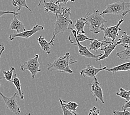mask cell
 <instances>
[{
  "label": "cell",
  "instance_id": "29",
  "mask_svg": "<svg viewBox=\"0 0 130 115\" xmlns=\"http://www.w3.org/2000/svg\"><path fill=\"white\" fill-rule=\"evenodd\" d=\"M88 115H100V110L95 106L92 107L90 110Z\"/></svg>",
  "mask_w": 130,
  "mask_h": 115
},
{
  "label": "cell",
  "instance_id": "25",
  "mask_svg": "<svg viewBox=\"0 0 130 115\" xmlns=\"http://www.w3.org/2000/svg\"><path fill=\"white\" fill-rule=\"evenodd\" d=\"M15 71L14 67H11L10 69L8 71H3L2 73L4 75V78L7 81L12 82V79L13 77V73Z\"/></svg>",
  "mask_w": 130,
  "mask_h": 115
},
{
  "label": "cell",
  "instance_id": "19",
  "mask_svg": "<svg viewBox=\"0 0 130 115\" xmlns=\"http://www.w3.org/2000/svg\"><path fill=\"white\" fill-rule=\"evenodd\" d=\"M12 4L14 7L16 8L17 12H19L22 8H26L30 12H32V11L28 6L26 0H12Z\"/></svg>",
  "mask_w": 130,
  "mask_h": 115
},
{
  "label": "cell",
  "instance_id": "11",
  "mask_svg": "<svg viewBox=\"0 0 130 115\" xmlns=\"http://www.w3.org/2000/svg\"><path fill=\"white\" fill-rule=\"evenodd\" d=\"M43 7L44 8V11L46 13L51 12L54 14L56 17L62 13L63 7H61L60 4H55V2H53L52 0H51L49 2H47L45 1V0H44Z\"/></svg>",
  "mask_w": 130,
  "mask_h": 115
},
{
  "label": "cell",
  "instance_id": "33",
  "mask_svg": "<svg viewBox=\"0 0 130 115\" xmlns=\"http://www.w3.org/2000/svg\"><path fill=\"white\" fill-rule=\"evenodd\" d=\"M39 4H38V5H37V6H38V7H39V6L42 4V2L43 1H44V0H39ZM51 1V0H49V1Z\"/></svg>",
  "mask_w": 130,
  "mask_h": 115
},
{
  "label": "cell",
  "instance_id": "30",
  "mask_svg": "<svg viewBox=\"0 0 130 115\" xmlns=\"http://www.w3.org/2000/svg\"><path fill=\"white\" fill-rule=\"evenodd\" d=\"M68 2H75V0H56V1H55V3L57 4H60V3H63L64 4H67Z\"/></svg>",
  "mask_w": 130,
  "mask_h": 115
},
{
  "label": "cell",
  "instance_id": "13",
  "mask_svg": "<svg viewBox=\"0 0 130 115\" xmlns=\"http://www.w3.org/2000/svg\"><path fill=\"white\" fill-rule=\"evenodd\" d=\"M117 45H118V44H117V42H111L109 45L103 46V47L100 48V50L104 52V54H103V55L100 58L96 59L95 61H98L101 60H104L105 59L109 57L110 55L111 54V53L114 51V49H115Z\"/></svg>",
  "mask_w": 130,
  "mask_h": 115
},
{
  "label": "cell",
  "instance_id": "26",
  "mask_svg": "<svg viewBox=\"0 0 130 115\" xmlns=\"http://www.w3.org/2000/svg\"><path fill=\"white\" fill-rule=\"evenodd\" d=\"M59 100L60 106H61V108L63 111V115H79L78 113H75L74 111H69V110H67V108L64 106V105H63L61 98L59 99Z\"/></svg>",
  "mask_w": 130,
  "mask_h": 115
},
{
  "label": "cell",
  "instance_id": "8",
  "mask_svg": "<svg viewBox=\"0 0 130 115\" xmlns=\"http://www.w3.org/2000/svg\"><path fill=\"white\" fill-rule=\"evenodd\" d=\"M69 38H71L72 39L75 40L76 42H71L70 43H72L73 45H77L78 47V52L80 55L84 56L86 58H92V59H97L98 58H100L103 55V54L100 53L98 55H95L90 51L87 46H84L80 44V43L77 40L75 37H74L73 35V34L71 33L69 36L68 37Z\"/></svg>",
  "mask_w": 130,
  "mask_h": 115
},
{
  "label": "cell",
  "instance_id": "21",
  "mask_svg": "<svg viewBox=\"0 0 130 115\" xmlns=\"http://www.w3.org/2000/svg\"><path fill=\"white\" fill-rule=\"evenodd\" d=\"M16 74H15L13 79H12V83L13 84V85H14V86L16 87V88L18 91V94L20 96V99L21 100H23L24 99V95H23V92L22 91L21 89V84L20 82V79L16 76Z\"/></svg>",
  "mask_w": 130,
  "mask_h": 115
},
{
  "label": "cell",
  "instance_id": "24",
  "mask_svg": "<svg viewBox=\"0 0 130 115\" xmlns=\"http://www.w3.org/2000/svg\"><path fill=\"white\" fill-rule=\"evenodd\" d=\"M116 95L120 96V97L123 99H125L126 102L130 100V90L127 91V90L123 89L122 88H120V91L116 92Z\"/></svg>",
  "mask_w": 130,
  "mask_h": 115
},
{
  "label": "cell",
  "instance_id": "6",
  "mask_svg": "<svg viewBox=\"0 0 130 115\" xmlns=\"http://www.w3.org/2000/svg\"><path fill=\"white\" fill-rule=\"evenodd\" d=\"M123 22H124V20L121 19L119 21L118 23L115 26L107 27H104V26H101L100 29L101 30H103L104 32V39H107L110 38L112 40L111 42H115L116 37L119 36V32L120 30H121V28L120 27V26Z\"/></svg>",
  "mask_w": 130,
  "mask_h": 115
},
{
  "label": "cell",
  "instance_id": "15",
  "mask_svg": "<svg viewBox=\"0 0 130 115\" xmlns=\"http://www.w3.org/2000/svg\"><path fill=\"white\" fill-rule=\"evenodd\" d=\"M112 42L106 41V40H96L92 41L88 45V49L89 51H94L96 52L99 49H100L101 47L104 45H106V44H110Z\"/></svg>",
  "mask_w": 130,
  "mask_h": 115
},
{
  "label": "cell",
  "instance_id": "3",
  "mask_svg": "<svg viewBox=\"0 0 130 115\" xmlns=\"http://www.w3.org/2000/svg\"><path fill=\"white\" fill-rule=\"evenodd\" d=\"M85 17L87 20L86 25L88 26L90 32L94 35L100 33L101 32L100 27L107 22L103 15H100L99 10H94L91 14L88 12Z\"/></svg>",
  "mask_w": 130,
  "mask_h": 115
},
{
  "label": "cell",
  "instance_id": "32",
  "mask_svg": "<svg viewBox=\"0 0 130 115\" xmlns=\"http://www.w3.org/2000/svg\"><path fill=\"white\" fill-rule=\"evenodd\" d=\"M5 46H2V48H1V51H0V58H1V55H2V53H3V52H4L5 51ZM0 71H1V70H0ZM1 79H2V78L1 77V75H0V80H1ZM0 86H1V83H0Z\"/></svg>",
  "mask_w": 130,
  "mask_h": 115
},
{
  "label": "cell",
  "instance_id": "12",
  "mask_svg": "<svg viewBox=\"0 0 130 115\" xmlns=\"http://www.w3.org/2000/svg\"><path fill=\"white\" fill-rule=\"evenodd\" d=\"M100 68H96L94 66H92V65H88L85 69H84L80 71V75L83 77H89L94 78V77H96V75L99 72H100L101 71H103L107 69L106 67H103L101 64H100Z\"/></svg>",
  "mask_w": 130,
  "mask_h": 115
},
{
  "label": "cell",
  "instance_id": "9",
  "mask_svg": "<svg viewBox=\"0 0 130 115\" xmlns=\"http://www.w3.org/2000/svg\"><path fill=\"white\" fill-rule=\"evenodd\" d=\"M44 29V27L42 26H39L37 24L35 26H34L32 29L26 30L24 32H21L20 33H13L11 34L9 36L8 39L10 41H12L13 39L17 37H20V38H23L25 39H28L30 37L33 36L34 35L39 31H42Z\"/></svg>",
  "mask_w": 130,
  "mask_h": 115
},
{
  "label": "cell",
  "instance_id": "10",
  "mask_svg": "<svg viewBox=\"0 0 130 115\" xmlns=\"http://www.w3.org/2000/svg\"><path fill=\"white\" fill-rule=\"evenodd\" d=\"M94 81L92 83L89 84L91 86V91L92 92V96L95 98V100H100L102 103L104 104L105 101L104 100V94L103 90L100 86V83L98 82L96 76L94 77Z\"/></svg>",
  "mask_w": 130,
  "mask_h": 115
},
{
  "label": "cell",
  "instance_id": "14",
  "mask_svg": "<svg viewBox=\"0 0 130 115\" xmlns=\"http://www.w3.org/2000/svg\"><path fill=\"white\" fill-rule=\"evenodd\" d=\"M10 29L11 30H16L17 33L26 31V28L23 23L17 18L16 15H13V19L12 20L10 25Z\"/></svg>",
  "mask_w": 130,
  "mask_h": 115
},
{
  "label": "cell",
  "instance_id": "36",
  "mask_svg": "<svg viewBox=\"0 0 130 115\" xmlns=\"http://www.w3.org/2000/svg\"><path fill=\"white\" fill-rule=\"evenodd\" d=\"M103 115H104V114H103Z\"/></svg>",
  "mask_w": 130,
  "mask_h": 115
},
{
  "label": "cell",
  "instance_id": "17",
  "mask_svg": "<svg viewBox=\"0 0 130 115\" xmlns=\"http://www.w3.org/2000/svg\"><path fill=\"white\" fill-rule=\"evenodd\" d=\"M38 42L43 52H44L47 54L51 53L52 49L51 45H52V44L50 42H47L42 36H40L38 39Z\"/></svg>",
  "mask_w": 130,
  "mask_h": 115
},
{
  "label": "cell",
  "instance_id": "31",
  "mask_svg": "<svg viewBox=\"0 0 130 115\" xmlns=\"http://www.w3.org/2000/svg\"><path fill=\"white\" fill-rule=\"evenodd\" d=\"M121 108L123 110H126L127 108H130V100L128 101H127L125 105H123L121 106Z\"/></svg>",
  "mask_w": 130,
  "mask_h": 115
},
{
  "label": "cell",
  "instance_id": "1",
  "mask_svg": "<svg viewBox=\"0 0 130 115\" xmlns=\"http://www.w3.org/2000/svg\"><path fill=\"white\" fill-rule=\"evenodd\" d=\"M70 16V8L63 7L62 13L56 17V21L54 23V29L53 33V37L50 41L52 45H54V41L56 36L59 34H63L69 29L70 24H73V22L71 20Z\"/></svg>",
  "mask_w": 130,
  "mask_h": 115
},
{
  "label": "cell",
  "instance_id": "5",
  "mask_svg": "<svg viewBox=\"0 0 130 115\" xmlns=\"http://www.w3.org/2000/svg\"><path fill=\"white\" fill-rule=\"evenodd\" d=\"M39 55L36 54L33 58H29L27 61L24 64L20 65V68L22 71H25L26 70L29 71L31 74L32 79H35L37 74L38 73L41 71L40 69L41 64L38 61Z\"/></svg>",
  "mask_w": 130,
  "mask_h": 115
},
{
  "label": "cell",
  "instance_id": "7",
  "mask_svg": "<svg viewBox=\"0 0 130 115\" xmlns=\"http://www.w3.org/2000/svg\"><path fill=\"white\" fill-rule=\"evenodd\" d=\"M0 95L5 102L6 106L9 110L16 115H19L21 113L20 108L18 106L16 100L17 93L15 92L11 97H7L3 94L1 91H0Z\"/></svg>",
  "mask_w": 130,
  "mask_h": 115
},
{
  "label": "cell",
  "instance_id": "20",
  "mask_svg": "<svg viewBox=\"0 0 130 115\" xmlns=\"http://www.w3.org/2000/svg\"><path fill=\"white\" fill-rule=\"evenodd\" d=\"M125 49L116 53V56L122 60L130 59V45L123 46Z\"/></svg>",
  "mask_w": 130,
  "mask_h": 115
},
{
  "label": "cell",
  "instance_id": "35",
  "mask_svg": "<svg viewBox=\"0 0 130 115\" xmlns=\"http://www.w3.org/2000/svg\"><path fill=\"white\" fill-rule=\"evenodd\" d=\"M3 45H2V44H0V47H2Z\"/></svg>",
  "mask_w": 130,
  "mask_h": 115
},
{
  "label": "cell",
  "instance_id": "16",
  "mask_svg": "<svg viewBox=\"0 0 130 115\" xmlns=\"http://www.w3.org/2000/svg\"><path fill=\"white\" fill-rule=\"evenodd\" d=\"M87 24V20L85 17H82L78 20H76L75 24H74V27L76 28V34H85L84 27Z\"/></svg>",
  "mask_w": 130,
  "mask_h": 115
},
{
  "label": "cell",
  "instance_id": "23",
  "mask_svg": "<svg viewBox=\"0 0 130 115\" xmlns=\"http://www.w3.org/2000/svg\"><path fill=\"white\" fill-rule=\"evenodd\" d=\"M61 102H62V104L64 105V106L66 107L67 110L69 111L75 112L77 108H78L79 106V105L75 102H73V101L67 102L66 101H64L62 100H61Z\"/></svg>",
  "mask_w": 130,
  "mask_h": 115
},
{
  "label": "cell",
  "instance_id": "22",
  "mask_svg": "<svg viewBox=\"0 0 130 115\" xmlns=\"http://www.w3.org/2000/svg\"><path fill=\"white\" fill-rule=\"evenodd\" d=\"M118 45H130V36L126 33V32H122V36L119 39V41L117 42Z\"/></svg>",
  "mask_w": 130,
  "mask_h": 115
},
{
  "label": "cell",
  "instance_id": "18",
  "mask_svg": "<svg viewBox=\"0 0 130 115\" xmlns=\"http://www.w3.org/2000/svg\"><path fill=\"white\" fill-rule=\"evenodd\" d=\"M106 70L109 72L112 73H115L120 71H128L130 70V62L123 63L119 65H117L116 67H114L110 69H107Z\"/></svg>",
  "mask_w": 130,
  "mask_h": 115
},
{
  "label": "cell",
  "instance_id": "2",
  "mask_svg": "<svg viewBox=\"0 0 130 115\" xmlns=\"http://www.w3.org/2000/svg\"><path fill=\"white\" fill-rule=\"evenodd\" d=\"M77 60L70 56L69 53H66L63 56L57 58L53 63L49 62L48 63L47 70L49 71H57L60 73H73V71L70 69V65L75 64Z\"/></svg>",
  "mask_w": 130,
  "mask_h": 115
},
{
  "label": "cell",
  "instance_id": "4",
  "mask_svg": "<svg viewBox=\"0 0 130 115\" xmlns=\"http://www.w3.org/2000/svg\"><path fill=\"white\" fill-rule=\"evenodd\" d=\"M128 13H130V1L129 2L117 1L107 5L100 15L112 14L125 17Z\"/></svg>",
  "mask_w": 130,
  "mask_h": 115
},
{
  "label": "cell",
  "instance_id": "28",
  "mask_svg": "<svg viewBox=\"0 0 130 115\" xmlns=\"http://www.w3.org/2000/svg\"><path fill=\"white\" fill-rule=\"evenodd\" d=\"M112 112L113 115H130V112L127 110H123L122 111L113 110Z\"/></svg>",
  "mask_w": 130,
  "mask_h": 115
},
{
  "label": "cell",
  "instance_id": "34",
  "mask_svg": "<svg viewBox=\"0 0 130 115\" xmlns=\"http://www.w3.org/2000/svg\"><path fill=\"white\" fill-rule=\"evenodd\" d=\"M25 115H32V114L30 113H26Z\"/></svg>",
  "mask_w": 130,
  "mask_h": 115
},
{
  "label": "cell",
  "instance_id": "27",
  "mask_svg": "<svg viewBox=\"0 0 130 115\" xmlns=\"http://www.w3.org/2000/svg\"><path fill=\"white\" fill-rule=\"evenodd\" d=\"M12 14L13 15H19L21 17V13L18 12H14V11H0V17L3 16V15L5 14Z\"/></svg>",
  "mask_w": 130,
  "mask_h": 115
}]
</instances>
